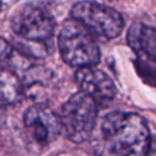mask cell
<instances>
[{
  "label": "cell",
  "instance_id": "obj_1",
  "mask_svg": "<svg viewBox=\"0 0 156 156\" xmlns=\"http://www.w3.org/2000/svg\"><path fill=\"white\" fill-rule=\"evenodd\" d=\"M100 135L110 156H145L151 138L147 123L140 115L122 111L104 117Z\"/></svg>",
  "mask_w": 156,
  "mask_h": 156
},
{
  "label": "cell",
  "instance_id": "obj_2",
  "mask_svg": "<svg viewBox=\"0 0 156 156\" xmlns=\"http://www.w3.org/2000/svg\"><path fill=\"white\" fill-rule=\"evenodd\" d=\"M58 51L63 62L74 68L95 67L100 62V49L95 38L77 21L63 22L57 39Z\"/></svg>",
  "mask_w": 156,
  "mask_h": 156
},
{
  "label": "cell",
  "instance_id": "obj_3",
  "mask_svg": "<svg viewBox=\"0 0 156 156\" xmlns=\"http://www.w3.org/2000/svg\"><path fill=\"white\" fill-rule=\"evenodd\" d=\"M57 116L61 132L65 133L68 140L80 144L88 140L95 129L98 102L89 95L78 91L62 105Z\"/></svg>",
  "mask_w": 156,
  "mask_h": 156
},
{
  "label": "cell",
  "instance_id": "obj_4",
  "mask_svg": "<svg viewBox=\"0 0 156 156\" xmlns=\"http://www.w3.org/2000/svg\"><path fill=\"white\" fill-rule=\"evenodd\" d=\"M69 13L71 18L80 23L94 38L104 40L117 38L124 27L123 16L117 10L94 1H78Z\"/></svg>",
  "mask_w": 156,
  "mask_h": 156
},
{
  "label": "cell",
  "instance_id": "obj_5",
  "mask_svg": "<svg viewBox=\"0 0 156 156\" xmlns=\"http://www.w3.org/2000/svg\"><path fill=\"white\" fill-rule=\"evenodd\" d=\"M55 20L44 9L35 5L20 7L11 17L13 33L23 41L44 44L55 33Z\"/></svg>",
  "mask_w": 156,
  "mask_h": 156
},
{
  "label": "cell",
  "instance_id": "obj_6",
  "mask_svg": "<svg viewBox=\"0 0 156 156\" xmlns=\"http://www.w3.org/2000/svg\"><path fill=\"white\" fill-rule=\"evenodd\" d=\"M23 123L32 139L40 145H49L61 133L58 116L41 104L33 105L26 111Z\"/></svg>",
  "mask_w": 156,
  "mask_h": 156
},
{
  "label": "cell",
  "instance_id": "obj_7",
  "mask_svg": "<svg viewBox=\"0 0 156 156\" xmlns=\"http://www.w3.org/2000/svg\"><path fill=\"white\" fill-rule=\"evenodd\" d=\"M76 82L80 91L93 98L96 102L110 101L115 98L117 90L112 79L96 67L79 68L76 72Z\"/></svg>",
  "mask_w": 156,
  "mask_h": 156
},
{
  "label": "cell",
  "instance_id": "obj_8",
  "mask_svg": "<svg viewBox=\"0 0 156 156\" xmlns=\"http://www.w3.org/2000/svg\"><path fill=\"white\" fill-rule=\"evenodd\" d=\"M127 43L136 54L156 62V28L134 22L127 32Z\"/></svg>",
  "mask_w": 156,
  "mask_h": 156
},
{
  "label": "cell",
  "instance_id": "obj_9",
  "mask_svg": "<svg viewBox=\"0 0 156 156\" xmlns=\"http://www.w3.org/2000/svg\"><path fill=\"white\" fill-rule=\"evenodd\" d=\"M24 95L21 79L11 71L0 68V108L18 104Z\"/></svg>",
  "mask_w": 156,
  "mask_h": 156
},
{
  "label": "cell",
  "instance_id": "obj_10",
  "mask_svg": "<svg viewBox=\"0 0 156 156\" xmlns=\"http://www.w3.org/2000/svg\"><path fill=\"white\" fill-rule=\"evenodd\" d=\"M12 51H13V46L2 37H0V63L7 60L11 56Z\"/></svg>",
  "mask_w": 156,
  "mask_h": 156
},
{
  "label": "cell",
  "instance_id": "obj_11",
  "mask_svg": "<svg viewBox=\"0 0 156 156\" xmlns=\"http://www.w3.org/2000/svg\"><path fill=\"white\" fill-rule=\"evenodd\" d=\"M145 156H156V136H151Z\"/></svg>",
  "mask_w": 156,
  "mask_h": 156
},
{
  "label": "cell",
  "instance_id": "obj_12",
  "mask_svg": "<svg viewBox=\"0 0 156 156\" xmlns=\"http://www.w3.org/2000/svg\"><path fill=\"white\" fill-rule=\"evenodd\" d=\"M0 10H1V4H0Z\"/></svg>",
  "mask_w": 156,
  "mask_h": 156
}]
</instances>
